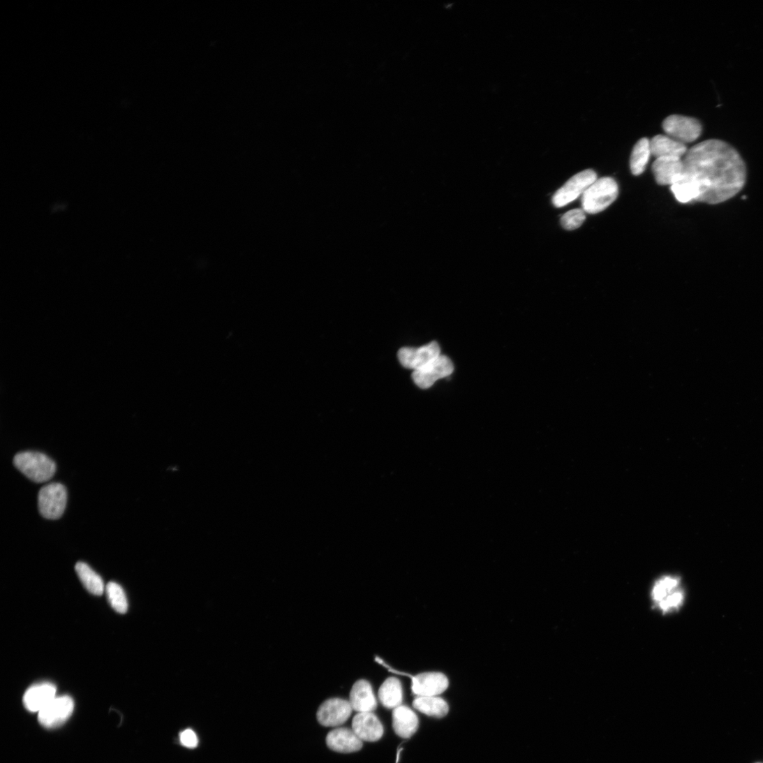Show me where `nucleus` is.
<instances>
[{
	"mask_svg": "<svg viewBox=\"0 0 763 763\" xmlns=\"http://www.w3.org/2000/svg\"><path fill=\"white\" fill-rule=\"evenodd\" d=\"M682 158H663L655 160L653 164V172L659 185L672 186L681 179L683 173Z\"/></svg>",
	"mask_w": 763,
	"mask_h": 763,
	"instance_id": "ddd939ff",
	"label": "nucleus"
},
{
	"mask_svg": "<svg viewBox=\"0 0 763 763\" xmlns=\"http://www.w3.org/2000/svg\"><path fill=\"white\" fill-rule=\"evenodd\" d=\"M56 691L55 686L50 683L34 685L25 692L24 705L29 711L39 713L56 697Z\"/></svg>",
	"mask_w": 763,
	"mask_h": 763,
	"instance_id": "f3484780",
	"label": "nucleus"
},
{
	"mask_svg": "<svg viewBox=\"0 0 763 763\" xmlns=\"http://www.w3.org/2000/svg\"><path fill=\"white\" fill-rule=\"evenodd\" d=\"M683 173L671 186L677 201L719 205L736 196L747 180L746 163L739 151L720 140L699 142L683 157Z\"/></svg>",
	"mask_w": 763,
	"mask_h": 763,
	"instance_id": "f257e3e1",
	"label": "nucleus"
},
{
	"mask_svg": "<svg viewBox=\"0 0 763 763\" xmlns=\"http://www.w3.org/2000/svg\"><path fill=\"white\" fill-rule=\"evenodd\" d=\"M75 570L85 588L90 593L96 596L103 594L105 589L103 581L89 565L78 562L75 565Z\"/></svg>",
	"mask_w": 763,
	"mask_h": 763,
	"instance_id": "4be33fe9",
	"label": "nucleus"
},
{
	"mask_svg": "<svg viewBox=\"0 0 763 763\" xmlns=\"http://www.w3.org/2000/svg\"><path fill=\"white\" fill-rule=\"evenodd\" d=\"M378 696L383 706L387 709L400 706L403 700V690L399 680L394 677L385 680L380 688Z\"/></svg>",
	"mask_w": 763,
	"mask_h": 763,
	"instance_id": "412c9836",
	"label": "nucleus"
},
{
	"mask_svg": "<svg viewBox=\"0 0 763 763\" xmlns=\"http://www.w3.org/2000/svg\"><path fill=\"white\" fill-rule=\"evenodd\" d=\"M349 702L353 711L360 713H372L377 708V700L371 683L366 680H360L355 683L350 692Z\"/></svg>",
	"mask_w": 763,
	"mask_h": 763,
	"instance_id": "dca6fc26",
	"label": "nucleus"
},
{
	"mask_svg": "<svg viewBox=\"0 0 763 763\" xmlns=\"http://www.w3.org/2000/svg\"><path fill=\"white\" fill-rule=\"evenodd\" d=\"M413 706L422 713L438 719L444 718L450 712L448 703L438 696L417 697Z\"/></svg>",
	"mask_w": 763,
	"mask_h": 763,
	"instance_id": "aec40b11",
	"label": "nucleus"
},
{
	"mask_svg": "<svg viewBox=\"0 0 763 763\" xmlns=\"http://www.w3.org/2000/svg\"><path fill=\"white\" fill-rule=\"evenodd\" d=\"M598 180L597 173L591 170H583L573 176L553 196V205L561 208L573 202L585 193Z\"/></svg>",
	"mask_w": 763,
	"mask_h": 763,
	"instance_id": "423d86ee",
	"label": "nucleus"
},
{
	"mask_svg": "<svg viewBox=\"0 0 763 763\" xmlns=\"http://www.w3.org/2000/svg\"><path fill=\"white\" fill-rule=\"evenodd\" d=\"M105 591L108 602L112 609L117 613L126 614L128 609V603L122 586L116 582L110 581L106 586Z\"/></svg>",
	"mask_w": 763,
	"mask_h": 763,
	"instance_id": "b1692460",
	"label": "nucleus"
},
{
	"mask_svg": "<svg viewBox=\"0 0 763 763\" xmlns=\"http://www.w3.org/2000/svg\"><path fill=\"white\" fill-rule=\"evenodd\" d=\"M447 677L440 672L422 673L413 678V691L418 697L438 696L449 687Z\"/></svg>",
	"mask_w": 763,
	"mask_h": 763,
	"instance_id": "f8f14e48",
	"label": "nucleus"
},
{
	"mask_svg": "<svg viewBox=\"0 0 763 763\" xmlns=\"http://www.w3.org/2000/svg\"><path fill=\"white\" fill-rule=\"evenodd\" d=\"M67 500V490L63 484L52 483L46 485L38 494L39 512L46 519L60 518L65 512Z\"/></svg>",
	"mask_w": 763,
	"mask_h": 763,
	"instance_id": "39448f33",
	"label": "nucleus"
},
{
	"mask_svg": "<svg viewBox=\"0 0 763 763\" xmlns=\"http://www.w3.org/2000/svg\"><path fill=\"white\" fill-rule=\"evenodd\" d=\"M663 129L667 135L686 145L697 140L702 130L699 121L679 114L667 117L663 122Z\"/></svg>",
	"mask_w": 763,
	"mask_h": 763,
	"instance_id": "0eeeda50",
	"label": "nucleus"
},
{
	"mask_svg": "<svg viewBox=\"0 0 763 763\" xmlns=\"http://www.w3.org/2000/svg\"><path fill=\"white\" fill-rule=\"evenodd\" d=\"M420 721L417 716L409 708L400 706L392 713V727L401 738L409 739L417 732Z\"/></svg>",
	"mask_w": 763,
	"mask_h": 763,
	"instance_id": "a211bd4d",
	"label": "nucleus"
},
{
	"mask_svg": "<svg viewBox=\"0 0 763 763\" xmlns=\"http://www.w3.org/2000/svg\"><path fill=\"white\" fill-rule=\"evenodd\" d=\"M14 464L27 478L36 483L50 480L56 472L55 463L40 452L18 453L14 458Z\"/></svg>",
	"mask_w": 763,
	"mask_h": 763,
	"instance_id": "20e7f679",
	"label": "nucleus"
},
{
	"mask_svg": "<svg viewBox=\"0 0 763 763\" xmlns=\"http://www.w3.org/2000/svg\"><path fill=\"white\" fill-rule=\"evenodd\" d=\"M651 598L656 609L663 614L679 610L685 600V593L679 577L666 575L655 582Z\"/></svg>",
	"mask_w": 763,
	"mask_h": 763,
	"instance_id": "f03ea898",
	"label": "nucleus"
},
{
	"mask_svg": "<svg viewBox=\"0 0 763 763\" xmlns=\"http://www.w3.org/2000/svg\"><path fill=\"white\" fill-rule=\"evenodd\" d=\"M440 355V348L436 341L419 348L403 347L399 349L397 354L400 364L414 371L424 367Z\"/></svg>",
	"mask_w": 763,
	"mask_h": 763,
	"instance_id": "1a4fd4ad",
	"label": "nucleus"
},
{
	"mask_svg": "<svg viewBox=\"0 0 763 763\" xmlns=\"http://www.w3.org/2000/svg\"><path fill=\"white\" fill-rule=\"evenodd\" d=\"M326 743L332 750L341 753H355L363 748L362 741L353 730L348 728L331 731L326 737Z\"/></svg>",
	"mask_w": 763,
	"mask_h": 763,
	"instance_id": "2eb2a0df",
	"label": "nucleus"
},
{
	"mask_svg": "<svg viewBox=\"0 0 763 763\" xmlns=\"http://www.w3.org/2000/svg\"><path fill=\"white\" fill-rule=\"evenodd\" d=\"M758 763H760V762H758Z\"/></svg>",
	"mask_w": 763,
	"mask_h": 763,
	"instance_id": "bb28decb",
	"label": "nucleus"
},
{
	"mask_svg": "<svg viewBox=\"0 0 763 763\" xmlns=\"http://www.w3.org/2000/svg\"><path fill=\"white\" fill-rule=\"evenodd\" d=\"M180 741L183 746L188 748H196L199 743L197 734L191 729H186L182 732Z\"/></svg>",
	"mask_w": 763,
	"mask_h": 763,
	"instance_id": "a878e982",
	"label": "nucleus"
},
{
	"mask_svg": "<svg viewBox=\"0 0 763 763\" xmlns=\"http://www.w3.org/2000/svg\"><path fill=\"white\" fill-rule=\"evenodd\" d=\"M454 371V365L447 357L440 355L424 367L414 371L413 378L421 389H429L438 380L447 378Z\"/></svg>",
	"mask_w": 763,
	"mask_h": 763,
	"instance_id": "9d476101",
	"label": "nucleus"
},
{
	"mask_svg": "<svg viewBox=\"0 0 763 763\" xmlns=\"http://www.w3.org/2000/svg\"><path fill=\"white\" fill-rule=\"evenodd\" d=\"M618 195V187L614 179L609 177L598 179L582 195V209L591 214L602 212L617 199Z\"/></svg>",
	"mask_w": 763,
	"mask_h": 763,
	"instance_id": "7ed1b4c3",
	"label": "nucleus"
},
{
	"mask_svg": "<svg viewBox=\"0 0 763 763\" xmlns=\"http://www.w3.org/2000/svg\"><path fill=\"white\" fill-rule=\"evenodd\" d=\"M585 218V212L582 209H575L562 216L561 223L565 229L572 230L580 227Z\"/></svg>",
	"mask_w": 763,
	"mask_h": 763,
	"instance_id": "393cba45",
	"label": "nucleus"
},
{
	"mask_svg": "<svg viewBox=\"0 0 763 763\" xmlns=\"http://www.w3.org/2000/svg\"><path fill=\"white\" fill-rule=\"evenodd\" d=\"M75 709L73 699L68 696L55 697L38 713V721L46 728H54L65 723Z\"/></svg>",
	"mask_w": 763,
	"mask_h": 763,
	"instance_id": "6e6552de",
	"label": "nucleus"
},
{
	"mask_svg": "<svg viewBox=\"0 0 763 763\" xmlns=\"http://www.w3.org/2000/svg\"><path fill=\"white\" fill-rule=\"evenodd\" d=\"M651 155L650 140L647 138L639 140L632 149L630 160V170L634 175H639L646 169Z\"/></svg>",
	"mask_w": 763,
	"mask_h": 763,
	"instance_id": "5701e85b",
	"label": "nucleus"
},
{
	"mask_svg": "<svg viewBox=\"0 0 763 763\" xmlns=\"http://www.w3.org/2000/svg\"><path fill=\"white\" fill-rule=\"evenodd\" d=\"M352 711L353 709L349 701L341 698H331L322 704L317 713V719L324 727H337L348 720Z\"/></svg>",
	"mask_w": 763,
	"mask_h": 763,
	"instance_id": "9b49d317",
	"label": "nucleus"
},
{
	"mask_svg": "<svg viewBox=\"0 0 763 763\" xmlns=\"http://www.w3.org/2000/svg\"><path fill=\"white\" fill-rule=\"evenodd\" d=\"M352 729L362 741L368 742L379 741L384 734L382 723L372 713H358L352 722Z\"/></svg>",
	"mask_w": 763,
	"mask_h": 763,
	"instance_id": "4468645a",
	"label": "nucleus"
},
{
	"mask_svg": "<svg viewBox=\"0 0 763 763\" xmlns=\"http://www.w3.org/2000/svg\"><path fill=\"white\" fill-rule=\"evenodd\" d=\"M651 154L657 158H682L688 151L686 145L668 135H657L650 141Z\"/></svg>",
	"mask_w": 763,
	"mask_h": 763,
	"instance_id": "6ab92c4d",
	"label": "nucleus"
}]
</instances>
